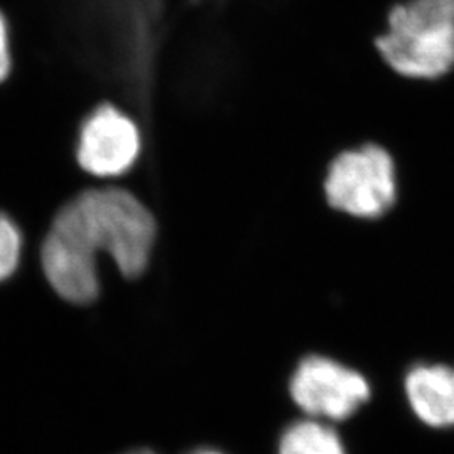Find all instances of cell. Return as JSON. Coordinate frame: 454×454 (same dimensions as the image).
Instances as JSON below:
<instances>
[{
    "label": "cell",
    "mask_w": 454,
    "mask_h": 454,
    "mask_svg": "<svg viewBox=\"0 0 454 454\" xmlns=\"http://www.w3.org/2000/svg\"><path fill=\"white\" fill-rule=\"evenodd\" d=\"M11 67H12V54H11L9 24L5 16L0 12V82L7 80Z\"/></svg>",
    "instance_id": "9c48e42d"
},
{
    "label": "cell",
    "mask_w": 454,
    "mask_h": 454,
    "mask_svg": "<svg viewBox=\"0 0 454 454\" xmlns=\"http://www.w3.org/2000/svg\"><path fill=\"white\" fill-rule=\"evenodd\" d=\"M26 236L20 226L5 212H0V285L11 281L24 260Z\"/></svg>",
    "instance_id": "ba28073f"
},
{
    "label": "cell",
    "mask_w": 454,
    "mask_h": 454,
    "mask_svg": "<svg viewBox=\"0 0 454 454\" xmlns=\"http://www.w3.org/2000/svg\"><path fill=\"white\" fill-rule=\"evenodd\" d=\"M276 454H347V448L330 422L305 416L283 429Z\"/></svg>",
    "instance_id": "52a82bcc"
},
{
    "label": "cell",
    "mask_w": 454,
    "mask_h": 454,
    "mask_svg": "<svg viewBox=\"0 0 454 454\" xmlns=\"http://www.w3.org/2000/svg\"><path fill=\"white\" fill-rule=\"evenodd\" d=\"M160 239L157 214L125 187H90L52 212L37 249V266L51 292L86 309L103 296L101 258L125 281L150 271Z\"/></svg>",
    "instance_id": "6da1fadb"
},
{
    "label": "cell",
    "mask_w": 454,
    "mask_h": 454,
    "mask_svg": "<svg viewBox=\"0 0 454 454\" xmlns=\"http://www.w3.org/2000/svg\"><path fill=\"white\" fill-rule=\"evenodd\" d=\"M326 204L357 219H377L397 200L395 162L384 146L375 144L340 152L326 168Z\"/></svg>",
    "instance_id": "3957f363"
},
{
    "label": "cell",
    "mask_w": 454,
    "mask_h": 454,
    "mask_svg": "<svg viewBox=\"0 0 454 454\" xmlns=\"http://www.w3.org/2000/svg\"><path fill=\"white\" fill-rule=\"evenodd\" d=\"M288 394L303 416L339 422L352 418L369 403L372 387L356 369L335 358L311 354L293 369Z\"/></svg>",
    "instance_id": "277c9868"
},
{
    "label": "cell",
    "mask_w": 454,
    "mask_h": 454,
    "mask_svg": "<svg viewBox=\"0 0 454 454\" xmlns=\"http://www.w3.org/2000/svg\"><path fill=\"white\" fill-rule=\"evenodd\" d=\"M185 454H226L224 451H221V450H215V448H211V446H202V448H194V450H191V451H187Z\"/></svg>",
    "instance_id": "8fae6325"
},
{
    "label": "cell",
    "mask_w": 454,
    "mask_h": 454,
    "mask_svg": "<svg viewBox=\"0 0 454 454\" xmlns=\"http://www.w3.org/2000/svg\"><path fill=\"white\" fill-rule=\"evenodd\" d=\"M407 404L414 416L434 429L454 427V367L416 364L404 377Z\"/></svg>",
    "instance_id": "8992f818"
},
{
    "label": "cell",
    "mask_w": 454,
    "mask_h": 454,
    "mask_svg": "<svg viewBox=\"0 0 454 454\" xmlns=\"http://www.w3.org/2000/svg\"><path fill=\"white\" fill-rule=\"evenodd\" d=\"M116 454H160L157 450L150 448V446H133V448H127L123 451Z\"/></svg>",
    "instance_id": "30bf717a"
},
{
    "label": "cell",
    "mask_w": 454,
    "mask_h": 454,
    "mask_svg": "<svg viewBox=\"0 0 454 454\" xmlns=\"http://www.w3.org/2000/svg\"><path fill=\"white\" fill-rule=\"evenodd\" d=\"M142 148V133L130 116L114 105H101L82 120L74 155L86 176L118 179L130 174Z\"/></svg>",
    "instance_id": "5b68a950"
},
{
    "label": "cell",
    "mask_w": 454,
    "mask_h": 454,
    "mask_svg": "<svg viewBox=\"0 0 454 454\" xmlns=\"http://www.w3.org/2000/svg\"><path fill=\"white\" fill-rule=\"evenodd\" d=\"M375 48L394 73L436 82L454 71V0H403L387 14Z\"/></svg>",
    "instance_id": "7a4b0ae2"
}]
</instances>
